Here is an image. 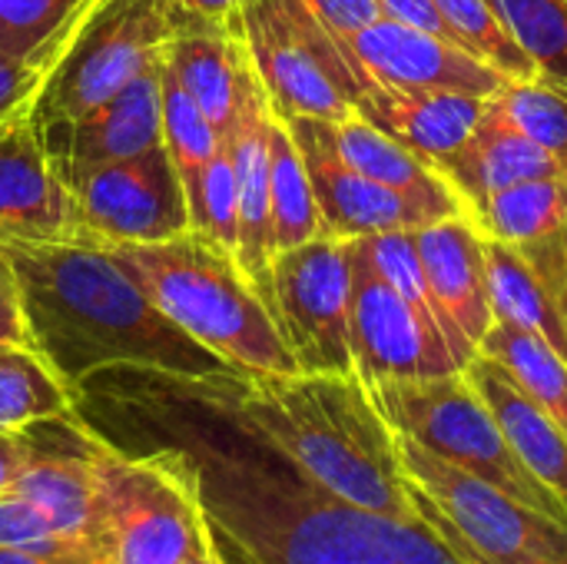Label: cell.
Masks as SVG:
<instances>
[{
	"instance_id": "40",
	"label": "cell",
	"mask_w": 567,
	"mask_h": 564,
	"mask_svg": "<svg viewBox=\"0 0 567 564\" xmlns=\"http://www.w3.org/2000/svg\"><path fill=\"white\" fill-rule=\"evenodd\" d=\"M409 495H412V505H415V512H419V519L425 522V525H432L449 545H452V552L462 558L465 564H567L561 558H515V562H495V558H485V555H478L468 542H462L452 529H449V522L432 509V502L425 499V495H419L415 489H409Z\"/></svg>"
},
{
	"instance_id": "41",
	"label": "cell",
	"mask_w": 567,
	"mask_h": 564,
	"mask_svg": "<svg viewBox=\"0 0 567 564\" xmlns=\"http://www.w3.org/2000/svg\"><path fill=\"white\" fill-rule=\"evenodd\" d=\"M246 0H166L169 30L193 23H226Z\"/></svg>"
},
{
	"instance_id": "17",
	"label": "cell",
	"mask_w": 567,
	"mask_h": 564,
	"mask_svg": "<svg viewBox=\"0 0 567 564\" xmlns=\"http://www.w3.org/2000/svg\"><path fill=\"white\" fill-rule=\"evenodd\" d=\"M37 130L60 180L80 166L130 160L163 146V60L83 116L43 123Z\"/></svg>"
},
{
	"instance_id": "11",
	"label": "cell",
	"mask_w": 567,
	"mask_h": 564,
	"mask_svg": "<svg viewBox=\"0 0 567 564\" xmlns=\"http://www.w3.org/2000/svg\"><path fill=\"white\" fill-rule=\"evenodd\" d=\"M352 239L316 236L272 259V316L299 372L352 376Z\"/></svg>"
},
{
	"instance_id": "4",
	"label": "cell",
	"mask_w": 567,
	"mask_h": 564,
	"mask_svg": "<svg viewBox=\"0 0 567 564\" xmlns=\"http://www.w3.org/2000/svg\"><path fill=\"white\" fill-rule=\"evenodd\" d=\"M106 249L183 332L233 369L266 376L299 372L269 306L223 243L186 229L159 243H120Z\"/></svg>"
},
{
	"instance_id": "27",
	"label": "cell",
	"mask_w": 567,
	"mask_h": 564,
	"mask_svg": "<svg viewBox=\"0 0 567 564\" xmlns=\"http://www.w3.org/2000/svg\"><path fill=\"white\" fill-rule=\"evenodd\" d=\"M478 352L498 362L518 389L567 432V359L535 332L495 319L478 342Z\"/></svg>"
},
{
	"instance_id": "5",
	"label": "cell",
	"mask_w": 567,
	"mask_h": 564,
	"mask_svg": "<svg viewBox=\"0 0 567 564\" xmlns=\"http://www.w3.org/2000/svg\"><path fill=\"white\" fill-rule=\"evenodd\" d=\"M375 409L395 435H405L432 455L492 482L532 512L567 529L565 509L525 469L488 402L465 372L435 379H402L365 386Z\"/></svg>"
},
{
	"instance_id": "23",
	"label": "cell",
	"mask_w": 567,
	"mask_h": 564,
	"mask_svg": "<svg viewBox=\"0 0 567 564\" xmlns=\"http://www.w3.org/2000/svg\"><path fill=\"white\" fill-rule=\"evenodd\" d=\"M468 382L495 412L498 425L505 429L508 442L515 445L525 469L548 489V495L565 509L567 515V432L548 419L522 389L518 382L488 356H475L465 369Z\"/></svg>"
},
{
	"instance_id": "9",
	"label": "cell",
	"mask_w": 567,
	"mask_h": 564,
	"mask_svg": "<svg viewBox=\"0 0 567 564\" xmlns=\"http://www.w3.org/2000/svg\"><path fill=\"white\" fill-rule=\"evenodd\" d=\"M399 465L419 495L449 522V529L468 542L478 555L495 562L515 558H561L567 562V529L532 512L518 499L505 495L492 482L432 455L419 442L395 435Z\"/></svg>"
},
{
	"instance_id": "19",
	"label": "cell",
	"mask_w": 567,
	"mask_h": 564,
	"mask_svg": "<svg viewBox=\"0 0 567 564\" xmlns=\"http://www.w3.org/2000/svg\"><path fill=\"white\" fill-rule=\"evenodd\" d=\"M415 243L442 316L478 352V342L495 322L485 273V236L465 213H455L415 229Z\"/></svg>"
},
{
	"instance_id": "42",
	"label": "cell",
	"mask_w": 567,
	"mask_h": 564,
	"mask_svg": "<svg viewBox=\"0 0 567 564\" xmlns=\"http://www.w3.org/2000/svg\"><path fill=\"white\" fill-rule=\"evenodd\" d=\"M0 342L30 346L27 322H23V312H20L17 283H13V273H10V266H7L3 256H0Z\"/></svg>"
},
{
	"instance_id": "20",
	"label": "cell",
	"mask_w": 567,
	"mask_h": 564,
	"mask_svg": "<svg viewBox=\"0 0 567 564\" xmlns=\"http://www.w3.org/2000/svg\"><path fill=\"white\" fill-rule=\"evenodd\" d=\"M355 113L422 160L435 163L472 136L485 113V100L449 90H402L369 80L355 100Z\"/></svg>"
},
{
	"instance_id": "21",
	"label": "cell",
	"mask_w": 567,
	"mask_h": 564,
	"mask_svg": "<svg viewBox=\"0 0 567 564\" xmlns=\"http://www.w3.org/2000/svg\"><path fill=\"white\" fill-rule=\"evenodd\" d=\"M432 166L462 199L465 213L498 189L565 173L555 156H548L538 143L518 133L488 100L472 136Z\"/></svg>"
},
{
	"instance_id": "46",
	"label": "cell",
	"mask_w": 567,
	"mask_h": 564,
	"mask_svg": "<svg viewBox=\"0 0 567 564\" xmlns=\"http://www.w3.org/2000/svg\"><path fill=\"white\" fill-rule=\"evenodd\" d=\"M183 564H229L219 558V552L213 548V542H209V548H203V552H196L193 558H186Z\"/></svg>"
},
{
	"instance_id": "35",
	"label": "cell",
	"mask_w": 567,
	"mask_h": 564,
	"mask_svg": "<svg viewBox=\"0 0 567 564\" xmlns=\"http://www.w3.org/2000/svg\"><path fill=\"white\" fill-rule=\"evenodd\" d=\"M538 76L567 90V0H488Z\"/></svg>"
},
{
	"instance_id": "32",
	"label": "cell",
	"mask_w": 567,
	"mask_h": 564,
	"mask_svg": "<svg viewBox=\"0 0 567 564\" xmlns=\"http://www.w3.org/2000/svg\"><path fill=\"white\" fill-rule=\"evenodd\" d=\"M435 7L449 27V37L475 60L498 70L508 83L538 76V66L488 0H435Z\"/></svg>"
},
{
	"instance_id": "2",
	"label": "cell",
	"mask_w": 567,
	"mask_h": 564,
	"mask_svg": "<svg viewBox=\"0 0 567 564\" xmlns=\"http://www.w3.org/2000/svg\"><path fill=\"white\" fill-rule=\"evenodd\" d=\"M0 256L17 283L30 349L70 392L113 366L179 376L233 369L183 332L106 246L0 236Z\"/></svg>"
},
{
	"instance_id": "33",
	"label": "cell",
	"mask_w": 567,
	"mask_h": 564,
	"mask_svg": "<svg viewBox=\"0 0 567 564\" xmlns=\"http://www.w3.org/2000/svg\"><path fill=\"white\" fill-rule=\"evenodd\" d=\"M488 103L567 173V90L545 76L505 83Z\"/></svg>"
},
{
	"instance_id": "38",
	"label": "cell",
	"mask_w": 567,
	"mask_h": 564,
	"mask_svg": "<svg viewBox=\"0 0 567 564\" xmlns=\"http://www.w3.org/2000/svg\"><path fill=\"white\" fill-rule=\"evenodd\" d=\"M309 10L326 23V30L346 47L359 30L382 17L379 0H306Z\"/></svg>"
},
{
	"instance_id": "18",
	"label": "cell",
	"mask_w": 567,
	"mask_h": 564,
	"mask_svg": "<svg viewBox=\"0 0 567 564\" xmlns=\"http://www.w3.org/2000/svg\"><path fill=\"white\" fill-rule=\"evenodd\" d=\"M0 236L70 243V193L53 170L30 110L0 126Z\"/></svg>"
},
{
	"instance_id": "3",
	"label": "cell",
	"mask_w": 567,
	"mask_h": 564,
	"mask_svg": "<svg viewBox=\"0 0 567 564\" xmlns=\"http://www.w3.org/2000/svg\"><path fill=\"white\" fill-rule=\"evenodd\" d=\"M246 419L329 495L392 519H415L395 432L362 379L296 372H229Z\"/></svg>"
},
{
	"instance_id": "39",
	"label": "cell",
	"mask_w": 567,
	"mask_h": 564,
	"mask_svg": "<svg viewBox=\"0 0 567 564\" xmlns=\"http://www.w3.org/2000/svg\"><path fill=\"white\" fill-rule=\"evenodd\" d=\"M43 76L27 63L0 50V126L17 116L20 110H30Z\"/></svg>"
},
{
	"instance_id": "28",
	"label": "cell",
	"mask_w": 567,
	"mask_h": 564,
	"mask_svg": "<svg viewBox=\"0 0 567 564\" xmlns=\"http://www.w3.org/2000/svg\"><path fill=\"white\" fill-rule=\"evenodd\" d=\"M269 209H272L276 253L302 246L316 236H326L302 153L292 140L289 126L276 113H272V126H269Z\"/></svg>"
},
{
	"instance_id": "43",
	"label": "cell",
	"mask_w": 567,
	"mask_h": 564,
	"mask_svg": "<svg viewBox=\"0 0 567 564\" xmlns=\"http://www.w3.org/2000/svg\"><path fill=\"white\" fill-rule=\"evenodd\" d=\"M379 10H382V17H392L399 23H409V27H419V30L449 37V27H445L442 13L435 7V0H379Z\"/></svg>"
},
{
	"instance_id": "24",
	"label": "cell",
	"mask_w": 567,
	"mask_h": 564,
	"mask_svg": "<svg viewBox=\"0 0 567 564\" xmlns=\"http://www.w3.org/2000/svg\"><path fill=\"white\" fill-rule=\"evenodd\" d=\"M319 123H322V133H326V143L332 146V153L355 173H362L375 183H385L392 189H402V193H412V196H422V199H432V203L465 213L462 199L452 193V186L435 173V166L429 160H422L419 153H412L409 146H402L399 140H392L389 133L372 126L365 116L352 113L336 123H326V120H319Z\"/></svg>"
},
{
	"instance_id": "6",
	"label": "cell",
	"mask_w": 567,
	"mask_h": 564,
	"mask_svg": "<svg viewBox=\"0 0 567 564\" xmlns=\"http://www.w3.org/2000/svg\"><path fill=\"white\" fill-rule=\"evenodd\" d=\"M93 472L106 564H183L209 548L189 475L169 452H120L93 432Z\"/></svg>"
},
{
	"instance_id": "34",
	"label": "cell",
	"mask_w": 567,
	"mask_h": 564,
	"mask_svg": "<svg viewBox=\"0 0 567 564\" xmlns=\"http://www.w3.org/2000/svg\"><path fill=\"white\" fill-rule=\"evenodd\" d=\"M163 146L176 166L186 199L196 189L213 153L223 146V136L203 116V110L193 103V96L179 86V80L166 66V60H163Z\"/></svg>"
},
{
	"instance_id": "22",
	"label": "cell",
	"mask_w": 567,
	"mask_h": 564,
	"mask_svg": "<svg viewBox=\"0 0 567 564\" xmlns=\"http://www.w3.org/2000/svg\"><path fill=\"white\" fill-rule=\"evenodd\" d=\"M163 60L173 70V76L179 80V86L203 110V116L226 140L233 116H236L239 73L246 63L239 10L226 23L173 27L166 50H163Z\"/></svg>"
},
{
	"instance_id": "36",
	"label": "cell",
	"mask_w": 567,
	"mask_h": 564,
	"mask_svg": "<svg viewBox=\"0 0 567 564\" xmlns=\"http://www.w3.org/2000/svg\"><path fill=\"white\" fill-rule=\"evenodd\" d=\"M0 548L30 552L50 564H103L86 545L60 535L27 499L13 489L0 492Z\"/></svg>"
},
{
	"instance_id": "31",
	"label": "cell",
	"mask_w": 567,
	"mask_h": 564,
	"mask_svg": "<svg viewBox=\"0 0 567 564\" xmlns=\"http://www.w3.org/2000/svg\"><path fill=\"white\" fill-rule=\"evenodd\" d=\"M369 263L379 269V276L385 283H392V289L422 316V322L429 329H435L449 349L455 352L458 366L465 369L478 352L452 329V322L442 316L432 289H429V279H425V266H422V256H419V243H415V229H395V233H375V236H359Z\"/></svg>"
},
{
	"instance_id": "16",
	"label": "cell",
	"mask_w": 567,
	"mask_h": 564,
	"mask_svg": "<svg viewBox=\"0 0 567 564\" xmlns=\"http://www.w3.org/2000/svg\"><path fill=\"white\" fill-rule=\"evenodd\" d=\"M269 126H272V106H269L266 86L246 53L243 73H239L236 116L226 133V153L233 163L236 199H239L236 259L272 312L276 243H272V209H269Z\"/></svg>"
},
{
	"instance_id": "44",
	"label": "cell",
	"mask_w": 567,
	"mask_h": 564,
	"mask_svg": "<svg viewBox=\"0 0 567 564\" xmlns=\"http://www.w3.org/2000/svg\"><path fill=\"white\" fill-rule=\"evenodd\" d=\"M30 452H33V445H30L27 429H17V432L0 429V492H7L17 482V475L30 462Z\"/></svg>"
},
{
	"instance_id": "26",
	"label": "cell",
	"mask_w": 567,
	"mask_h": 564,
	"mask_svg": "<svg viewBox=\"0 0 567 564\" xmlns=\"http://www.w3.org/2000/svg\"><path fill=\"white\" fill-rule=\"evenodd\" d=\"M485 239L535 243L567 226V173L498 189L465 213Z\"/></svg>"
},
{
	"instance_id": "37",
	"label": "cell",
	"mask_w": 567,
	"mask_h": 564,
	"mask_svg": "<svg viewBox=\"0 0 567 564\" xmlns=\"http://www.w3.org/2000/svg\"><path fill=\"white\" fill-rule=\"evenodd\" d=\"M186 206H189V229L206 233L209 239H216L236 253L239 199H236V176H233V163L226 153V140L213 153V160L206 163V170H203L196 189L189 193Z\"/></svg>"
},
{
	"instance_id": "12",
	"label": "cell",
	"mask_w": 567,
	"mask_h": 564,
	"mask_svg": "<svg viewBox=\"0 0 567 564\" xmlns=\"http://www.w3.org/2000/svg\"><path fill=\"white\" fill-rule=\"evenodd\" d=\"M352 369L362 386L435 379L462 372L449 342L379 276L359 239H352V306H349Z\"/></svg>"
},
{
	"instance_id": "1",
	"label": "cell",
	"mask_w": 567,
	"mask_h": 564,
	"mask_svg": "<svg viewBox=\"0 0 567 564\" xmlns=\"http://www.w3.org/2000/svg\"><path fill=\"white\" fill-rule=\"evenodd\" d=\"M229 372L113 369L86 399L90 429L120 452H169L229 564H465L419 519L355 509L316 485L239 409Z\"/></svg>"
},
{
	"instance_id": "14",
	"label": "cell",
	"mask_w": 567,
	"mask_h": 564,
	"mask_svg": "<svg viewBox=\"0 0 567 564\" xmlns=\"http://www.w3.org/2000/svg\"><path fill=\"white\" fill-rule=\"evenodd\" d=\"M30 462L10 485L27 499L60 535L86 545L106 564L100 545L96 472H93V432L73 416L27 425Z\"/></svg>"
},
{
	"instance_id": "7",
	"label": "cell",
	"mask_w": 567,
	"mask_h": 564,
	"mask_svg": "<svg viewBox=\"0 0 567 564\" xmlns=\"http://www.w3.org/2000/svg\"><path fill=\"white\" fill-rule=\"evenodd\" d=\"M246 53L279 120H346L369 83L349 50L306 0H246L239 7Z\"/></svg>"
},
{
	"instance_id": "25",
	"label": "cell",
	"mask_w": 567,
	"mask_h": 564,
	"mask_svg": "<svg viewBox=\"0 0 567 564\" xmlns=\"http://www.w3.org/2000/svg\"><path fill=\"white\" fill-rule=\"evenodd\" d=\"M485 273L492 312L525 332H535L567 359V306L555 286L522 256L518 246L485 239Z\"/></svg>"
},
{
	"instance_id": "8",
	"label": "cell",
	"mask_w": 567,
	"mask_h": 564,
	"mask_svg": "<svg viewBox=\"0 0 567 564\" xmlns=\"http://www.w3.org/2000/svg\"><path fill=\"white\" fill-rule=\"evenodd\" d=\"M166 40V0H96L43 76L30 103L33 123L73 120L100 106L163 60Z\"/></svg>"
},
{
	"instance_id": "13",
	"label": "cell",
	"mask_w": 567,
	"mask_h": 564,
	"mask_svg": "<svg viewBox=\"0 0 567 564\" xmlns=\"http://www.w3.org/2000/svg\"><path fill=\"white\" fill-rule=\"evenodd\" d=\"M302 153L306 173L312 180V193L322 216V233L339 239H359L375 233H395V229H422L435 219L455 216L462 209L392 189L385 183H375L352 166H346L332 146L326 143L322 123L312 116H289L282 120Z\"/></svg>"
},
{
	"instance_id": "45",
	"label": "cell",
	"mask_w": 567,
	"mask_h": 564,
	"mask_svg": "<svg viewBox=\"0 0 567 564\" xmlns=\"http://www.w3.org/2000/svg\"><path fill=\"white\" fill-rule=\"evenodd\" d=\"M0 564H50L30 552H17V548H0Z\"/></svg>"
},
{
	"instance_id": "30",
	"label": "cell",
	"mask_w": 567,
	"mask_h": 564,
	"mask_svg": "<svg viewBox=\"0 0 567 564\" xmlns=\"http://www.w3.org/2000/svg\"><path fill=\"white\" fill-rule=\"evenodd\" d=\"M73 416V396L30 349L0 342V429L17 432L47 419Z\"/></svg>"
},
{
	"instance_id": "10",
	"label": "cell",
	"mask_w": 567,
	"mask_h": 564,
	"mask_svg": "<svg viewBox=\"0 0 567 564\" xmlns=\"http://www.w3.org/2000/svg\"><path fill=\"white\" fill-rule=\"evenodd\" d=\"M63 186L70 193V243H159L189 229L186 189L166 146L80 166L63 176Z\"/></svg>"
},
{
	"instance_id": "15",
	"label": "cell",
	"mask_w": 567,
	"mask_h": 564,
	"mask_svg": "<svg viewBox=\"0 0 567 564\" xmlns=\"http://www.w3.org/2000/svg\"><path fill=\"white\" fill-rule=\"evenodd\" d=\"M359 73L402 90H449L468 96H495L508 80L449 37L379 17L346 43Z\"/></svg>"
},
{
	"instance_id": "29",
	"label": "cell",
	"mask_w": 567,
	"mask_h": 564,
	"mask_svg": "<svg viewBox=\"0 0 567 564\" xmlns=\"http://www.w3.org/2000/svg\"><path fill=\"white\" fill-rule=\"evenodd\" d=\"M96 0H0V50L50 73Z\"/></svg>"
}]
</instances>
